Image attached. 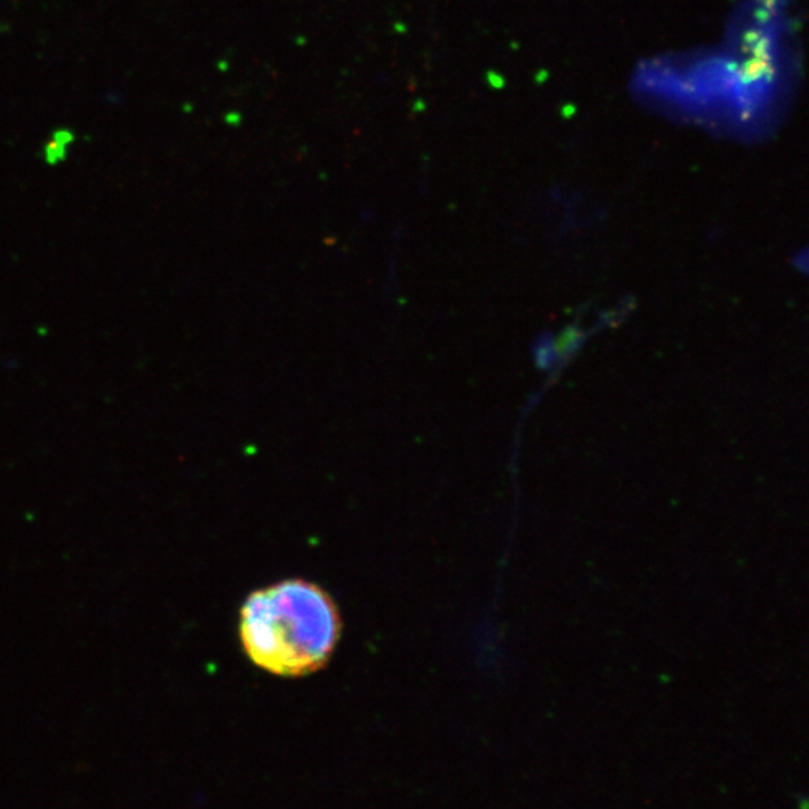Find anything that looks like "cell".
<instances>
[{
  "label": "cell",
  "instance_id": "cell-1",
  "mask_svg": "<svg viewBox=\"0 0 809 809\" xmlns=\"http://www.w3.org/2000/svg\"><path fill=\"white\" fill-rule=\"evenodd\" d=\"M239 630L255 666L282 678H302L329 663L342 621L329 592L291 579L252 592L240 610Z\"/></svg>",
  "mask_w": 809,
  "mask_h": 809
},
{
  "label": "cell",
  "instance_id": "cell-2",
  "mask_svg": "<svg viewBox=\"0 0 809 809\" xmlns=\"http://www.w3.org/2000/svg\"><path fill=\"white\" fill-rule=\"evenodd\" d=\"M66 146H68V144L62 143V141L57 140V138H54L50 144H47V146H45L44 155L48 164H57V162L62 161L66 156Z\"/></svg>",
  "mask_w": 809,
  "mask_h": 809
}]
</instances>
